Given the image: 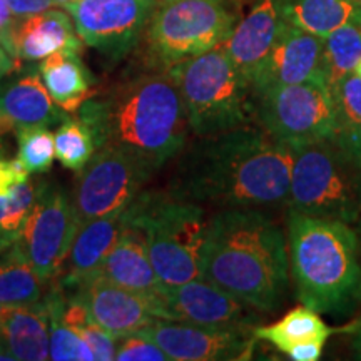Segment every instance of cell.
I'll return each instance as SVG.
<instances>
[{
  "label": "cell",
  "instance_id": "obj_1",
  "mask_svg": "<svg viewBox=\"0 0 361 361\" xmlns=\"http://www.w3.org/2000/svg\"><path fill=\"white\" fill-rule=\"evenodd\" d=\"M293 151L263 129L245 126L197 137L180 157L169 191L219 209L286 204Z\"/></svg>",
  "mask_w": 361,
  "mask_h": 361
},
{
  "label": "cell",
  "instance_id": "obj_2",
  "mask_svg": "<svg viewBox=\"0 0 361 361\" xmlns=\"http://www.w3.org/2000/svg\"><path fill=\"white\" fill-rule=\"evenodd\" d=\"M79 119L92 133L96 149H121L151 173L178 156L191 133L178 85L157 67L96 92L82 104Z\"/></svg>",
  "mask_w": 361,
  "mask_h": 361
},
{
  "label": "cell",
  "instance_id": "obj_3",
  "mask_svg": "<svg viewBox=\"0 0 361 361\" xmlns=\"http://www.w3.org/2000/svg\"><path fill=\"white\" fill-rule=\"evenodd\" d=\"M201 278L256 311H273L290 286L288 238L264 209H221L207 221Z\"/></svg>",
  "mask_w": 361,
  "mask_h": 361
},
{
  "label": "cell",
  "instance_id": "obj_4",
  "mask_svg": "<svg viewBox=\"0 0 361 361\" xmlns=\"http://www.w3.org/2000/svg\"><path fill=\"white\" fill-rule=\"evenodd\" d=\"M290 274L301 305L348 314L361 301V243L351 224L288 213Z\"/></svg>",
  "mask_w": 361,
  "mask_h": 361
},
{
  "label": "cell",
  "instance_id": "obj_5",
  "mask_svg": "<svg viewBox=\"0 0 361 361\" xmlns=\"http://www.w3.org/2000/svg\"><path fill=\"white\" fill-rule=\"evenodd\" d=\"M126 223L146 236L152 268L166 286L201 278V251L207 221L197 202L168 192H139L126 207Z\"/></svg>",
  "mask_w": 361,
  "mask_h": 361
},
{
  "label": "cell",
  "instance_id": "obj_6",
  "mask_svg": "<svg viewBox=\"0 0 361 361\" xmlns=\"http://www.w3.org/2000/svg\"><path fill=\"white\" fill-rule=\"evenodd\" d=\"M178 85L191 133L196 137L251 126L255 92L233 64L224 45L166 69Z\"/></svg>",
  "mask_w": 361,
  "mask_h": 361
},
{
  "label": "cell",
  "instance_id": "obj_7",
  "mask_svg": "<svg viewBox=\"0 0 361 361\" xmlns=\"http://www.w3.org/2000/svg\"><path fill=\"white\" fill-rule=\"evenodd\" d=\"M290 209L355 226L361 218V161L335 139L293 149Z\"/></svg>",
  "mask_w": 361,
  "mask_h": 361
},
{
  "label": "cell",
  "instance_id": "obj_8",
  "mask_svg": "<svg viewBox=\"0 0 361 361\" xmlns=\"http://www.w3.org/2000/svg\"><path fill=\"white\" fill-rule=\"evenodd\" d=\"M234 25L226 0H157L142 39L151 66L168 69L223 45Z\"/></svg>",
  "mask_w": 361,
  "mask_h": 361
},
{
  "label": "cell",
  "instance_id": "obj_9",
  "mask_svg": "<svg viewBox=\"0 0 361 361\" xmlns=\"http://www.w3.org/2000/svg\"><path fill=\"white\" fill-rule=\"evenodd\" d=\"M255 117L273 141L291 151L333 137L335 133L331 90L323 79L258 94Z\"/></svg>",
  "mask_w": 361,
  "mask_h": 361
},
{
  "label": "cell",
  "instance_id": "obj_10",
  "mask_svg": "<svg viewBox=\"0 0 361 361\" xmlns=\"http://www.w3.org/2000/svg\"><path fill=\"white\" fill-rule=\"evenodd\" d=\"M152 174L121 149L97 147L75 179L72 206L78 229L89 221L124 211Z\"/></svg>",
  "mask_w": 361,
  "mask_h": 361
},
{
  "label": "cell",
  "instance_id": "obj_11",
  "mask_svg": "<svg viewBox=\"0 0 361 361\" xmlns=\"http://www.w3.org/2000/svg\"><path fill=\"white\" fill-rule=\"evenodd\" d=\"M157 0H74L67 4L82 44L119 62L137 47Z\"/></svg>",
  "mask_w": 361,
  "mask_h": 361
},
{
  "label": "cell",
  "instance_id": "obj_12",
  "mask_svg": "<svg viewBox=\"0 0 361 361\" xmlns=\"http://www.w3.org/2000/svg\"><path fill=\"white\" fill-rule=\"evenodd\" d=\"M75 233L72 196L47 179L17 236L27 261L44 283L61 273Z\"/></svg>",
  "mask_w": 361,
  "mask_h": 361
},
{
  "label": "cell",
  "instance_id": "obj_13",
  "mask_svg": "<svg viewBox=\"0 0 361 361\" xmlns=\"http://www.w3.org/2000/svg\"><path fill=\"white\" fill-rule=\"evenodd\" d=\"M141 335L156 343L174 361L250 360L255 351V329L213 328L157 318Z\"/></svg>",
  "mask_w": 361,
  "mask_h": 361
},
{
  "label": "cell",
  "instance_id": "obj_14",
  "mask_svg": "<svg viewBox=\"0 0 361 361\" xmlns=\"http://www.w3.org/2000/svg\"><path fill=\"white\" fill-rule=\"evenodd\" d=\"M156 316L161 319L201 324V326L256 328L255 308L202 278L178 286L164 284L156 303Z\"/></svg>",
  "mask_w": 361,
  "mask_h": 361
},
{
  "label": "cell",
  "instance_id": "obj_15",
  "mask_svg": "<svg viewBox=\"0 0 361 361\" xmlns=\"http://www.w3.org/2000/svg\"><path fill=\"white\" fill-rule=\"evenodd\" d=\"M322 37L286 22L276 44L252 79V92L258 96L278 87L322 79Z\"/></svg>",
  "mask_w": 361,
  "mask_h": 361
},
{
  "label": "cell",
  "instance_id": "obj_16",
  "mask_svg": "<svg viewBox=\"0 0 361 361\" xmlns=\"http://www.w3.org/2000/svg\"><path fill=\"white\" fill-rule=\"evenodd\" d=\"M0 45L19 71L24 62L44 61L62 49L80 52L82 40L66 12L47 8L34 16L16 17L8 32L0 39Z\"/></svg>",
  "mask_w": 361,
  "mask_h": 361
},
{
  "label": "cell",
  "instance_id": "obj_17",
  "mask_svg": "<svg viewBox=\"0 0 361 361\" xmlns=\"http://www.w3.org/2000/svg\"><path fill=\"white\" fill-rule=\"evenodd\" d=\"M75 291L92 318L116 340L141 331L157 319L146 298L107 281L101 274L90 276Z\"/></svg>",
  "mask_w": 361,
  "mask_h": 361
},
{
  "label": "cell",
  "instance_id": "obj_18",
  "mask_svg": "<svg viewBox=\"0 0 361 361\" xmlns=\"http://www.w3.org/2000/svg\"><path fill=\"white\" fill-rule=\"evenodd\" d=\"M284 0H259L223 44L233 64L250 84L281 35L286 20L283 17Z\"/></svg>",
  "mask_w": 361,
  "mask_h": 361
},
{
  "label": "cell",
  "instance_id": "obj_19",
  "mask_svg": "<svg viewBox=\"0 0 361 361\" xmlns=\"http://www.w3.org/2000/svg\"><path fill=\"white\" fill-rule=\"evenodd\" d=\"M96 274H101L107 281L124 290L146 298L156 316V303L164 284L152 268L147 255L146 236L137 226L124 221L123 231L117 238L116 245L104 258L102 264L99 266Z\"/></svg>",
  "mask_w": 361,
  "mask_h": 361
},
{
  "label": "cell",
  "instance_id": "obj_20",
  "mask_svg": "<svg viewBox=\"0 0 361 361\" xmlns=\"http://www.w3.org/2000/svg\"><path fill=\"white\" fill-rule=\"evenodd\" d=\"M124 211L112 213L80 226L56 281L66 293L75 291L97 273L107 252L116 245L124 226Z\"/></svg>",
  "mask_w": 361,
  "mask_h": 361
},
{
  "label": "cell",
  "instance_id": "obj_21",
  "mask_svg": "<svg viewBox=\"0 0 361 361\" xmlns=\"http://www.w3.org/2000/svg\"><path fill=\"white\" fill-rule=\"evenodd\" d=\"M66 117L37 72L0 84V137L20 128L61 124Z\"/></svg>",
  "mask_w": 361,
  "mask_h": 361
},
{
  "label": "cell",
  "instance_id": "obj_22",
  "mask_svg": "<svg viewBox=\"0 0 361 361\" xmlns=\"http://www.w3.org/2000/svg\"><path fill=\"white\" fill-rule=\"evenodd\" d=\"M0 343L13 360H49V313L35 305H0Z\"/></svg>",
  "mask_w": 361,
  "mask_h": 361
},
{
  "label": "cell",
  "instance_id": "obj_23",
  "mask_svg": "<svg viewBox=\"0 0 361 361\" xmlns=\"http://www.w3.org/2000/svg\"><path fill=\"white\" fill-rule=\"evenodd\" d=\"M79 54L72 49H62L45 57L39 66L40 78L52 101L66 114H78L82 104L97 92L94 75Z\"/></svg>",
  "mask_w": 361,
  "mask_h": 361
},
{
  "label": "cell",
  "instance_id": "obj_24",
  "mask_svg": "<svg viewBox=\"0 0 361 361\" xmlns=\"http://www.w3.org/2000/svg\"><path fill=\"white\" fill-rule=\"evenodd\" d=\"M333 329L323 322L318 311L306 305L288 311L276 323L255 328L256 340L268 341L284 355L303 343H326Z\"/></svg>",
  "mask_w": 361,
  "mask_h": 361
},
{
  "label": "cell",
  "instance_id": "obj_25",
  "mask_svg": "<svg viewBox=\"0 0 361 361\" xmlns=\"http://www.w3.org/2000/svg\"><path fill=\"white\" fill-rule=\"evenodd\" d=\"M358 6L351 0H284L283 17L288 24L324 39L353 22Z\"/></svg>",
  "mask_w": 361,
  "mask_h": 361
},
{
  "label": "cell",
  "instance_id": "obj_26",
  "mask_svg": "<svg viewBox=\"0 0 361 361\" xmlns=\"http://www.w3.org/2000/svg\"><path fill=\"white\" fill-rule=\"evenodd\" d=\"M45 286L19 243L0 251V305H35L42 300Z\"/></svg>",
  "mask_w": 361,
  "mask_h": 361
},
{
  "label": "cell",
  "instance_id": "obj_27",
  "mask_svg": "<svg viewBox=\"0 0 361 361\" xmlns=\"http://www.w3.org/2000/svg\"><path fill=\"white\" fill-rule=\"evenodd\" d=\"M329 90L335 111L333 139L361 161V78L351 72Z\"/></svg>",
  "mask_w": 361,
  "mask_h": 361
},
{
  "label": "cell",
  "instance_id": "obj_28",
  "mask_svg": "<svg viewBox=\"0 0 361 361\" xmlns=\"http://www.w3.org/2000/svg\"><path fill=\"white\" fill-rule=\"evenodd\" d=\"M361 59V29L353 22L340 27L323 39L319 74L329 89L355 72Z\"/></svg>",
  "mask_w": 361,
  "mask_h": 361
},
{
  "label": "cell",
  "instance_id": "obj_29",
  "mask_svg": "<svg viewBox=\"0 0 361 361\" xmlns=\"http://www.w3.org/2000/svg\"><path fill=\"white\" fill-rule=\"evenodd\" d=\"M62 322L69 326L75 335H79L92 350L99 361H111L116 356V338L106 331L96 319L92 318L87 305L78 291L66 293V303L61 313Z\"/></svg>",
  "mask_w": 361,
  "mask_h": 361
},
{
  "label": "cell",
  "instance_id": "obj_30",
  "mask_svg": "<svg viewBox=\"0 0 361 361\" xmlns=\"http://www.w3.org/2000/svg\"><path fill=\"white\" fill-rule=\"evenodd\" d=\"M56 157L64 168L79 173L96 152V141L80 119L67 116L54 134Z\"/></svg>",
  "mask_w": 361,
  "mask_h": 361
},
{
  "label": "cell",
  "instance_id": "obj_31",
  "mask_svg": "<svg viewBox=\"0 0 361 361\" xmlns=\"http://www.w3.org/2000/svg\"><path fill=\"white\" fill-rule=\"evenodd\" d=\"M19 159L29 174L49 173L56 159V141L45 126H30L16 130Z\"/></svg>",
  "mask_w": 361,
  "mask_h": 361
},
{
  "label": "cell",
  "instance_id": "obj_32",
  "mask_svg": "<svg viewBox=\"0 0 361 361\" xmlns=\"http://www.w3.org/2000/svg\"><path fill=\"white\" fill-rule=\"evenodd\" d=\"M47 179H25L24 183L17 184L7 196V211L0 221V229L19 236L20 228L25 219L29 218L30 211L34 209L40 191H42Z\"/></svg>",
  "mask_w": 361,
  "mask_h": 361
},
{
  "label": "cell",
  "instance_id": "obj_33",
  "mask_svg": "<svg viewBox=\"0 0 361 361\" xmlns=\"http://www.w3.org/2000/svg\"><path fill=\"white\" fill-rule=\"evenodd\" d=\"M117 361H171L154 341L141 333L121 336L116 340Z\"/></svg>",
  "mask_w": 361,
  "mask_h": 361
},
{
  "label": "cell",
  "instance_id": "obj_34",
  "mask_svg": "<svg viewBox=\"0 0 361 361\" xmlns=\"http://www.w3.org/2000/svg\"><path fill=\"white\" fill-rule=\"evenodd\" d=\"M29 171L24 168L19 157L17 159H6L0 157V196H8L17 184L29 179Z\"/></svg>",
  "mask_w": 361,
  "mask_h": 361
},
{
  "label": "cell",
  "instance_id": "obj_35",
  "mask_svg": "<svg viewBox=\"0 0 361 361\" xmlns=\"http://www.w3.org/2000/svg\"><path fill=\"white\" fill-rule=\"evenodd\" d=\"M7 6L13 17H27L47 11L56 6V2L54 0H7Z\"/></svg>",
  "mask_w": 361,
  "mask_h": 361
},
{
  "label": "cell",
  "instance_id": "obj_36",
  "mask_svg": "<svg viewBox=\"0 0 361 361\" xmlns=\"http://www.w3.org/2000/svg\"><path fill=\"white\" fill-rule=\"evenodd\" d=\"M323 348L324 343H303V345L291 348L288 356L295 361H318L323 355Z\"/></svg>",
  "mask_w": 361,
  "mask_h": 361
},
{
  "label": "cell",
  "instance_id": "obj_37",
  "mask_svg": "<svg viewBox=\"0 0 361 361\" xmlns=\"http://www.w3.org/2000/svg\"><path fill=\"white\" fill-rule=\"evenodd\" d=\"M351 346H353L355 355L361 358V319L353 328V341H351Z\"/></svg>",
  "mask_w": 361,
  "mask_h": 361
},
{
  "label": "cell",
  "instance_id": "obj_38",
  "mask_svg": "<svg viewBox=\"0 0 361 361\" xmlns=\"http://www.w3.org/2000/svg\"><path fill=\"white\" fill-rule=\"evenodd\" d=\"M16 241H17V236H13V234L6 233L0 229V251L6 250V247H8L12 243H16Z\"/></svg>",
  "mask_w": 361,
  "mask_h": 361
},
{
  "label": "cell",
  "instance_id": "obj_39",
  "mask_svg": "<svg viewBox=\"0 0 361 361\" xmlns=\"http://www.w3.org/2000/svg\"><path fill=\"white\" fill-rule=\"evenodd\" d=\"M11 72H13V66L8 64L6 61H0V79H2L4 75L11 74Z\"/></svg>",
  "mask_w": 361,
  "mask_h": 361
},
{
  "label": "cell",
  "instance_id": "obj_40",
  "mask_svg": "<svg viewBox=\"0 0 361 361\" xmlns=\"http://www.w3.org/2000/svg\"><path fill=\"white\" fill-rule=\"evenodd\" d=\"M6 211H7V196H0V221H2Z\"/></svg>",
  "mask_w": 361,
  "mask_h": 361
},
{
  "label": "cell",
  "instance_id": "obj_41",
  "mask_svg": "<svg viewBox=\"0 0 361 361\" xmlns=\"http://www.w3.org/2000/svg\"><path fill=\"white\" fill-rule=\"evenodd\" d=\"M353 24H356L361 29V7H358V11H356V13H355Z\"/></svg>",
  "mask_w": 361,
  "mask_h": 361
},
{
  "label": "cell",
  "instance_id": "obj_42",
  "mask_svg": "<svg viewBox=\"0 0 361 361\" xmlns=\"http://www.w3.org/2000/svg\"><path fill=\"white\" fill-rule=\"evenodd\" d=\"M54 2H56V6H59V7H66L67 4L74 2V0H54Z\"/></svg>",
  "mask_w": 361,
  "mask_h": 361
},
{
  "label": "cell",
  "instance_id": "obj_43",
  "mask_svg": "<svg viewBox=\"0 0 361 361\" xmlns=\"http://www.w3.org/2000/svg\"><path fill=\"white\" fill-rule=\"evenodd\" d=\"M355 74L360 75V78H361V59H360L358 64H356V67H355Z\"/></svg>",
  "mask_w": 361,
  "mask_h": 361
},
{
  "label": "cell",
  "instance_id": "obj_44",
  "mask_svg": "<svg viewBox=\"0 0 361 361\" xmlns=\"http://www.w3.org/2000/svg\"><path fill=\"white\" fill-rule=\"evenodd\" d=\"M356 226H358V229H356V233L361 234V218L358 219V223H356Z\"/></svg>",
  "mask_w": 361,
  "mask_h": 361
},
{
  "label": "cell",
  "instance_id": "obj_45",
  "mask_svg": "<svg viewBox=\"0 0 361 361\" xmlns=\"http://www.w3.org/2000/svg\"><path fill=\"white\" fill-rule=\"evenodd\" d=\"M351 2L355 4V6H358V7H361V0H351Z\"/></svg>",
  "mask_w": 361,
  "mask_h": 361
},
{
  "label": "cell",
  "instance_id": "obj_46",
  "mask_svg": "<svg viewBox=\"0 0 361 361\" xmlns=\"http://www.w3.org/2000/svg\"><path fill=\"white\" fill-rule=\"evenodd\" d=\"M0 346H2V343H0Z\"/></svg>",
  "mask_w": 361,
  "mask_h": 361
}]
</instances>
